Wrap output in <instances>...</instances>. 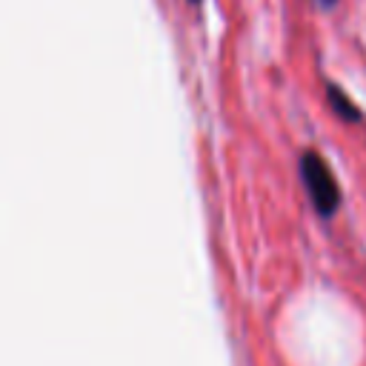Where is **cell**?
<instances>
[{
    "mask_svg": "<svg viewBox=\"0 0 366 366\" xmlns=\"http://www.w3.org/2000/svg\"><path fill=\"white\" fill-rule=\"evenodd\" d=\"M320 3H326V6H335V3H337V0H320Z\"/></svg>",
    "mask_w": 366,
    "mask_h": 366,
    "instance_id": "3957f363",
    "label": "cell"
},
{
    "mask_svg": "<svg viewBox=\"0 0 366 366\" xmlns=\"http://www.w3.org/2000/svg\"><path fill=\"white\" fill-rule=\"evenodd\" d=\"M297 169H300L303 189H306L315 212L320 217H332L340 209V186H337V177H335L332 166L326 163V157L309 149L300 154Z\"/></svg>",
    "mask_w": 366,
    "mask_h": 366,
    "instance_id": "6da1fadb",
    "label": "cell"
},
{
    "mask_svg": "<svg viewBox=\"0 0 366 366\" xmlns=\"http://www.w3.org/2000/svg\"><path fill=\"white\" fill-rule=\"evenodd\" d=\"M189 3H194V6H197V3H203V0H189Z\"/></svg>",
    "mask_w": 366,
    "mask_h": 366,
    "instance_id": "277c9868",
    "label": "cell"
},
{
    "mask_svg": "<svg viewBox=\"0 0 366 366\" xmlns=\"http://www.w3.org/2000/svg\"><path fill=\"white\" fill-rule=\"evenodd\" d=\"M326 97H329V106L337 112V117H343V120H349V123H360V112H357V106L335 86V83H326Z\"/></svg>",
    "mask_w": 366,
    "mask_h": 366,
    "instance_id": "7a4b0ae2",
    "label": "cell"
}]
</instances>
